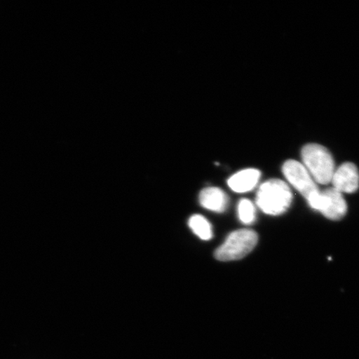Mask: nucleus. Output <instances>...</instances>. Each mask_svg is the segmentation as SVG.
Returning <instances> with one entry per match:
<instances>
[{
	"label": "nucleus",
	"mask_w": 359,
	"mask_h": 359,
	"mask_svg": "<svg viewBox=\"0 0 359 359\" xmlns=\"http://www.w3.org/2000/svg\"><path fill=\"white\" fill-rule=\"evenodd\" d=\"M292 200L289 186L281 180L271 179L259 187L255 201L263 212L280 215L288 210Z\"/></svg>",
	"instance_id": "nucleus-1"
},
{
	"label": "nucleus",
	"mask_w": 359,
	"mask_h": 359,
	"mask_svg": "<svg viewBox=\"0 0 359 359\" xmlns=\"http://www.w3.org/2000/svg\"><path fill=\"white\" fill-rule=\"evenodd\" d=\"M303 165L314 182L326 185L332 181L335 172L333 156L326 147L320 144H308L302 151Z\"/></svg>",
	"instance_id": "nucleus-2"
},
{
	"label": "nucleus",
	"mask_w": 359,
	"mask_h": 359,
	"mask_svg": "<svg viewBox=\"0 0 359 359\" xmlns=\"http://www.w3.org/2000/svg\"><path fill=\"white\" fill-rule=\"evenodd\" d=\"M257 243V232L248 229H242L229 235L224 244L215 251V257L224 262L241 259L250 253Z\"/></svg>",
	"instance_id": "nucleus-3"
},
{
	"label": "nucleus",
	"mask_w": 359,
	"mask_h": 359,
	"mask_svg": "<svg viewBox=\"0 0 359 359\" xmlns=\"http://www.w3.org/2000/svg\"><path fill=\"white\" fill-rule=\"evenodd\" d=\"M313 210H318L332 221H339L347 213L348 206L342 193L330 188L324 191H318L308 200Z\"/></svg>",
	"instance_id": "nucleus-4"
},
{
	"label": "nucleus",
	"mask_w": 359,
	"mask_h": 359,
	"mask_svg": "<svg viewBox=\"0 0 359 359\" xmlns=\"http://www.w3.org/2000/svg\"><path fill=\"white\" fill-rule=\"evenodd\" d=\"M282 170L291 185L299 193H302V195L307 201L320 191L311 175L299 161H287L283 165Z\"/></svg>",
	"instance_id": "nucleus-5"
},
{
	"label": "nucleus",
	"mask_w": 359,
	"mask_h": 359,
	"mask_svg": "<svg viewBox=\"0 0 359 359\" xmlns=\"http://www.w3.org/2000/svg\"><path fill=\"white\" fill-rule=\"evenodd\" d=\"M332 183L340 193H353L359 187V172L355 165L346 163L335 170Z\"/></svg>",
	"instance_id": "nucleus-6"
},
{
	"label": "nucleus",
	"mask_w": 359,
	"mask_h": 359,
	"mask_svg": "<svg viewBox=\"0 0 359 359\" xmlns=\"http://www.w3.org/2000/svg\"><path fill=\"white\" fill-rule=\"evenodd\" d=\"M260 176L262 173L257 169L241 170L228 180V186L238 193L248 192L257 186Z\"/></svg>",
	"instance_id": "nucleus-7"
},
{
	"label": "nucleus",
	"mask_w": 359,
	"mask_h": 359,
	"mask_svg": "<svg viewBox=\"0 0 359 359\" xmlns=\"http://www.w3.org/2000/svg\"><path fill=\"white\" fill-rule=\"evenodd\" d=\"M200 203L204 208L215 212H226L229 198L226 193L217 187H208L200 193Z\"/></svg>",
	"instance_id": "nucleus-8"
},
{
	"label": "nucleus",
	"mask_w": 359,
	"mask_h": 359,
	"mask_svg": "<svg viewBox=\"0 0 359 359\" xmlns=\"http://www.w3.org/2000/svg\"><path fill=\"white\" fill-rule=\"evenodd\" d=\"M193 233L203 241H209L213 236L212 224L201 215H194L188 222Z\"/></svg>",
	"instance_id": "nucleus-9"
},
{
	"label": "nucleus",
	"mask_w": 359,
	"mask_h": 359,
	"mask_svg": "<svg viewBox=\"0 0 359 359\" xmlns=\"http://www.w3.org/2000/svg\"><path fill=\"white\" fill-rule=\"evenodd\" d=\"M238 215L242 223L250 224L255 221V205L248 199H242L238 205Z\"/></svg>",
	"instance_id": "nucleus-10"
}]
</instances>
